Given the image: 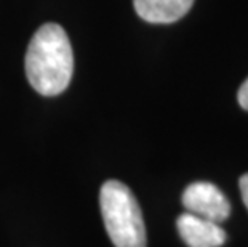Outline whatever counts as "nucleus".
Listing matches in <instances>:
<instances>
[{
  "instance_id": "obj_1",
  "label": "nucleus",
  "mask_w": 248,
  "mask_h": 247,
  "mask_svg": "<svg viewBox=\"0 0 248 247\" xmlns=\"http://www.w3.org/2000/svg\"><path fill=\"white\" fill-rule=\"evenodd\" d=\"M26 76L32 88L44 97H56L69 87L74 55L66 31L46 23L31 39L24 60Z\"/></svg>"
},
{
  "instance_id": "obj_2",
  "label": "nucleus",
  "mask_w": 248,
  "mask_h": 247,
  "mask_svg": "<svg viewBox=\"0 0 248 247\" xmlns=\"http://www.w3.org/2000/svg\"><path fill=\"white\" fill-rule=\"evenodd\" d=\"M104 227L115 247H146V227L140 204L126 185L108 180L99 191Z\"/></svg>"
},
{
  "instance_id": "obj_3",
  "label": "nucleus",
  "mask_w": 248,
  "mask_h": 247,
  "mask_svg": "<svg viewBox=\"0 0 248 247\" xmlns=\"http://www.w3.org/2000/svg\"><path fill=\"white\" fill-rule=\"evenodd\" d=\"M181 201L186 207V212L216 223L224 222L231 215V204L228 198L218 186L208 181L191 183L184 190Z\"/></svg>"
},
{
  "instance_id": "obj_4",
  "label": "nucleus",
  "mask_w": 248,
  "mask_h": 247,
  "mask_svg": "<svg viewBox=\"0 0 248 247\" xmlns=\"http://www.w3.org/2000/svg\"><path fill=\"white\" fill-rule=\"evenodd\" d=\"M176 227L187 247H221L228 239V234L219 223L189 212L179 215Z\"/></svg>"
},
{
  "instance_id": "obj_5",
  "label": "nucleus",
  "mask_w": 248,
  "mask_h": 247,
  "mask_svg": "<svg viewBox=\"0 0 248 247\" xmlns=\"http://www.w3.org/2000/svg\"><path fill=\"white\" fill-rule=\"evenodd\" d=\"M141 19L152 24H170L181 19L194 5V0H133Z\"/></svg>"
},
{
  "instance_id": "obj_6",
  "label": "nucleus",
  "mask_w": 248,
  "mask_h": 247,
  "mask_svg": "<svg viewBox=\"0 0 248 247\" xmlns=\"http://www.w3.org/2000/svg\"><path fill=\"white\" fill-rule=\"evenodd\" d=\"M237 99H239V104L242 108L248 111V79L242 83V87L239 88V93H237Z\"/></svg>"
},
{
  "instance_id": "obj_7",
  "label": "nucleus",
  "mask_w": 248,
  "mask_h": 247,
  "mask_svg": "<svg viewBox=\"0 0 248 247\" xmlns=\"http://www.w3.org/2000/svg\"><path fill=\"white\" fill-rule=\"evenodd\" d=\"M239 186H240V193H242V201H244L245 207L248 209V173L240 177Z\"/></svg>"
}]
</instances>
